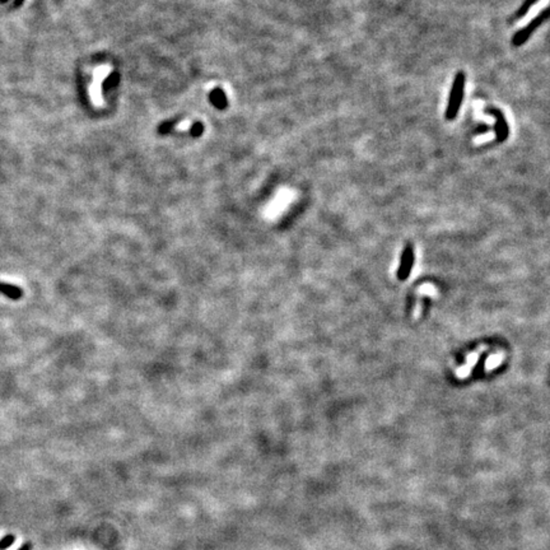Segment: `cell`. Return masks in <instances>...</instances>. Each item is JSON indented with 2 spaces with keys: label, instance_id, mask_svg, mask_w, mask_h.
<instances>
[{
  "label": "cell",
  "instance_id": "4",
  "mask_svg": "<svg viewBox=\"0 0 550 550\" xmlns=\"http://www.w3.org/2000/svg\"><path fill=\"white\" fill-rule=\"evenodd\" d=\"M0 292L4 293V295L8 296V297H11L12 300H19V298L22 297V295H23L22 289L14 287V285L4 284V283H0Z\"/></svg>",
  "mask_w": 550,
  "mask_h": 550
},
{
  "label": "cell",
  "instance_id": "2",
  "mask_svg": "<svg viewBox=\"0 0 550 550\" xmlns=\"http://www.w3.org/2000/svg\"><path fill=\"white\" fill-rule=\"evenodd\" d=\"M547 16H549V9L547 8L542 9V11L540 12V13L537 14L532 21H530V23L527 24V26H525L524 28L520 29V31L514 35L513 39H512V44H513V46L519 47V46H521V45H524L525 42L527 41V39L534 34L535 29H536L540 24H542L545 21H546Z\"/></svg>",
  "mask_w": 550,
  "mask_h": 550
},
{
  "label": "cell",
  "instance_id": "6",
  "mask_svg": "<svg viewBox=\"0 0 550 550\" xmlns=\"http://www.w3.org/2000/svg\"><path fill=\"white\" fill-rule=\"evenodd\" d=\"M14 540H16L14 535H6L0 540V550H7L8 547H11L14 544Z\"/></svg>",
  "mask_w": 550,
  "mask_h": 550
},
{
  "label": "cell",
  "instance_id": "1",
  "mask_svg": "<svg viewBox=\"0 0 550 550\" xmlns=\"http://www.w3.org/2000/svg\"><path fill=\"white\" fill-rule=\"evenodd\" d=\"M464 90H465V74L463 72H457L446 109V120H454L457 116L463 104Z\"/></svg>",
  "mask_w": 550,
  "mask_h": 550
},
{
  "label": "cell",
  "instance_id": "7",
  "mask_svg": "<svg viewBox=\"0 0 550 550\" xmlns=\"http://www.w3.org/2000/svg\"><path fill=\"white\" fill-rule=\"evenodd\" d=\"M488 132H489L488 125H480V126H479L478 129L475 130V134L476 135H484V134H487Z\"/></svg>",
  "mask_w": 550,
  "mask_h": 550
},
{
  "label": "cell",
  "instance_id": "3",
  "mask_svg": "<svg viewBox=\"0 0 550 550\" xmlns=\"http://www.w3.org/2000/svg\"><path fill=\"white\" fill-rule=\"evenodd\" d=\"M487 114H491L496 117V126H494V130H496V142H504V140L508 138L509 129L503 114L497 109H488L487 110Z\"/></svg>",
  "mask_w": 550,
  "mask_h": 550
},
{
  "label": "cell",
  "instance_id": "5",
  "mask_svg": "<svg viewBox=\"0 0 550 550\" xmlns=\"http://www.w3.org/2000/svg\"><path fill=\"white\" fill-rule=\"evenodd\" d=\"M536 2H537V0H526V2H525V3L522 4L521 8L519 9V12H517V14H516L517 18H521V17H524L525 14H526L527 12L530 11V8H531V7L534 6L535 3H536Z\"/></svg>",
  "mask_w": 550,
  "mask_h": 550
},
{
  "label": "cell",
  "instance_id": "8",
  "mask_svg": "<svg viewBox=\"0 0 550 550\" xmlns=\"http://www.w3.org/2000/svg\"><path fill=\"white\" fill-rule=\"evenodd\" d=\"M32 549V544H29V542H26V544L22 545L21 547H19L18 550H31Z\"/></svg>",
  "mask_w": 550,
  "mask_h": 550
}]
</instances>
